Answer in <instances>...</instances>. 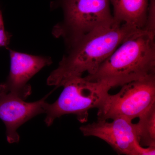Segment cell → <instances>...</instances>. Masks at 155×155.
<instances>
[{"label":"cell","mask_w":155,"mask_h":155,"mask_svg":"<svg viewBox=\"0 0 155 155\" xmlns=\"http://www.w3.org/2000/svg\"><path fill=\"white\" fill-rule=\"evenodd\" d=\"M97 120L80 127L84 136H94L107 142L118 155H130L140 144L136 125L123 118Z\"/></svg>","instance_id":"6"},{"label":"cell","mask_w":155,"mask_h":155,"mask_svg":"<svg viewBox=\"0 0 155 155\" xmlns=\"http://www.w3.org/2000/svg\"><path fill=\"white\" fill-rule=\"evenodd\" d=\"M130 155H155V146L144 148L139 144Z\"/></svg>","instance_id":"13"},{"label":"cell","mask_w":155,"mask_h":155,"mask_svg":"<svg viewBox=\"0 0 155 155\" xmlns=\"http://www.w3.org/2000/svg\"><path fill=\"white\" fill-rule=\"evenodd\" d=\"M136 124L141 146H155V104L139 117Z\"/></svg>","instance_id":"10"},{"label":"cell","mask_w":155,"mask_h":155,"mask_svg":"<svg viewBox=\"0 0 155 155\" xmlns=\"http://www.w3.org/2000/svg\"><path fill=\"white\" fill-rule=\"evenodd\" d=\"M150 2V0H110L114 21L137 32L146 31Z\"/></svg>","instance_id":"9"},{"label":"cell","mask_w":155,"mask_h":155,"mask_svg":"<svg viewBox=\"0 0 155 155\" xmlns=\"http://www.w3.org/2000/svg\"><path fill=\"white\" fill-rule=\"evenodd\" d=\"M136 32L115 22L111 27L84 37L67 48L58 68L48 78V85L60 87L71 79L81 77L85 72L93 75L125 40Z\"/></svg>","instance_id":"1"},{"label":"cell","mask_w":155,"mask_h":155,"mask_svg":"<svg viewBox=\"0 0 155 155\" xmlns=\"http://www.w3.org/2000/svg\"><path fill=\"white\" fill-rule=\"evenodd\" d=\"M155 75V36L142 31L131 35L87 79L111 88Z\"/></svg>","instance_id":"2"},{"label":"cell","mask_w":155,"mask_h":155,"mask_svg":"<svg viewBox=\"0 0 155 155\" xmlns=\"http://www.w3.org/2000/svg\"><path fill=\"white\" fill-rule=\"evenodd\" d=\"M145 31L155 35V0H150Z\"/></svg>","instance_id":"11"},{"label":"cell","mask_w":155,"mask_h":155,"mask_svg":"<svg viewBox=\"0 0 155 155\" xmlns=\"http://www.w3.org/2000/svg\"><path fill=\"white\" fill-rule=\"evenodd\" d=\"M12 35L5 29L2 13L0 9V47H7L10 44Z\"/></svg>","instance_id":"12"},{"label":"cell","mask_w":155,"mask_h":155,"mask_svg":"<svg viewBox=\"0 0 155 155\" xmlns=\"http://www.w3.org/2000/svg\"><path fill=\"white\" fill-rule=\"evenodd\" d=\"M155 104V75L122 86L115 94H108L98 108V120L139 118Z\"/></svg>","instance_id":"5"},{"label":"cell","mask_w":155,"mask_h":155,"mask_svg":"<svg viewBox=\"0 0 155 155\" xmlns=\"http://www.w3.org/2000/svg\"><path fill=\"white\" fill-rule=\"evenodd\" d=\"M11 68L7 80L0 84V92L25 100L31 93L28 81L46 66L52 63L49 57L35 56L9 49Z\"/></svg>","instance_id":"7"},{"label":"cell","mask_w":155,"mask_h":155,"mask_svg":"<svg viewBox=\"0 0 155 155\" xmlns=\"http://www.w3.org/2000/svg\"><path fill=\"white\" fill-rule=\"evenodd\" d=\"M110 4V0H51V8H61L64 14L53 35L63 39L68 48L92 32L113 26Z\"/></svg>","instance_id":"3"},{"label":"cell","mask_w":155,"mask_h":155,"mask_svg":"<svg viewBox=\"0 0 155 155\" xmlns=\"http://www.w3.org/2000/svg\"><path fill=\"white\" fill-rule=\"evenodd\" d=\"M48 95L39 101L28 103L11 94L0 92V119L5 125L9 143L19 141L17 130L21 125L39 114H45Z\"/></svg>","instance_id":"8"},{"label":"cell","mask_w":155,"mask_h":155,"mask_svg":"<svg viewBox=\"0 0 155 155\" xmlns=\"http://www.w3.org/2000/svg\"><path fill=\"white\" fill-rule=\"evenodd\" d=\"M62 87L64 89L58 100L52 104L46 103L45 122L48 126L67 114L75 115L81 123L87 122L89 111L99 107L112 88L104 82L82 76L71 79Z\"/></svg>","instance_id":"4"}]
</instances>
